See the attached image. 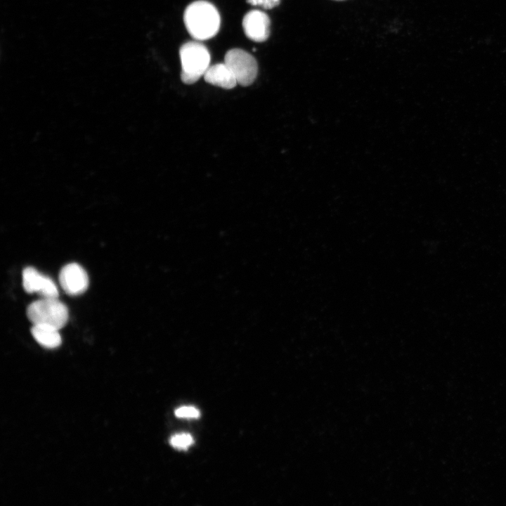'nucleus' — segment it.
I'll return each instance as SVG.
<instances>
[{
  "instance_id": "nucleus-12",
  "label": "nucleus",
  "mask_w": 506,
  "mask_h": 506,
  "mask_svg": "<svg viewBox=\"0 0 506 506\" xmlns=\"http://www.w3.org/2000/svg\"><path fill=\"white\" fill-rule=\"evenodd\" d=\"M247 1L253 6H259L266 9H271L277 6L280 0H247Z\"/></svg>"
},
{
  "instance_id": "nucleus-13",
  "label": "nucleus",
  "mask_w": 506,
  "mask_h": 506,
  "mask_svg": "<svg viewBox=\"0 0 506 506\" xmlns=\"http://www.w3.org/2000/svg\"><path fill=\"white\" fill-rule=\"evenodd\" d=\"M335 1H344V0H335Z\"/></svg>"
},
{
  "instance_id": "nucleus-8",
  "label": "nucleus",
  "mask_w": 506,
  "mask_h": 506,
  "mask_svg": "<svg viewBox=\"0 0 506 506\" xmlns=\"http://www.w3.org/2000/svg\"><path fill=\"white\" fill-rule=\"evenodd\" d=\"M203 77L206 82L225 89H233L238 84L235 75L225 63L209 66Z\"/></svg>"
},
{
  "instance_id": "nucleus-1",
  "label": "nucleus",
  "mask_w": 506,
  "mask_h": 506,
  "mask_svg": "<svg viewBox=\"0 0 506 506\" xmlns=\"http://www.w3.org/2000/svg\"><path fill=\"white\" fill-rule=\"evenodd\" d=\"M183 20L188 32L197 40L213 37L220 27V15L217 9L205 1L190 4L185 10Z\"/></svg>"
},
{
  "instance_id": "nucleus-9",
  "label": "nucleus",
  "mask_w": 506,
  "mask_h": 506,
  "mask_svg": "<svg viewBox=\"0 0 506 506\" xmlns=\"http://www.w3.org/2000/svg\"><path fill=\"white\" fill-rule=\"evenodd\" d=\"M59 330L51 326L42 325H33L31 333L34 339L41 346L53 349L61 344V337Z\"/></svg>"
},
{
  "instance_id": "nucleus-6",
  "label": "nucleus",
  "mask_w": 506,
  "mask_h": 506,
  "mask_svg": "<svg viewBox=\"0 0 506 506\" xmlns=\"http://www.w3.org/2000/svg\"><path fill=\"white\" fill-rule=\"evenodd\" d=\"M59 283L67 294L76 296L86 290L89 278L86 271L79 264L70 263L60 270Z\"/></svg>"
},
{
  "instance_id": "nucleus-2",
  "label": "nucleus",
  "mask_w": 506,
  "mask_h": 506,
  "mask_svg": "<svg viewBox=\"0 0 506 506\" xmlns=\"http://www.w3.org/2000/svg\"><path fill=\"white\" fill-rule=\"evenodd\" d=\"M181 79L186 84L195 83L209 67L210 54L203 44L197 41L184 44L179 51Z\"/></svg>"
},
{
  "instance_id": "nucleus-3",
  "label": "nucleus",
  "mask_w": 506,
  "mask_h": 506,
  "mask_svg": "<svg viewBox=\"0 0 506 506\" xmlns=\"http://www.w3.org/2000/svg\"><path fill=\"white\" fill-rule=\"evenodd\" d=\"M27 316L33 325H47L60 330L67 321L68 310L58 298H41L28 306Z\"/></svg>"
},
{
  "instance_id": "nucleus-5",
  "label": "nucleus",
  "mask_w": 506,
  "mask_h": 506,
  "mask_svg": "<svg viewBox=\"0 0 506 506\" xmlns=\"http://www.w3.org/2000/svg\"><path fill=\"white\" fill-rule=\"evenodd\" d=\"M22 286L27 293H37L41 298H58L56 285L36 268L28 266L22 271Z\"/></svg>"
},
{
  "instance_id": "nucleus-10",
  "label": "nucleus",
  "mask_w": 506,
  "mask_h": 506,
  "mask_svg": "<svg viewBox=\"0 0 506 506\" xmlns=\"http://www.w3.org/2000/svg\"><path fill=\"white\" fill-rule=\"evenodd\" d=\"M170 443L176 449L186 450L193 443V438L188 433L176 434L171 437Z\"/></svg>"
},
{
  "instance_id": "nucleus-4",
  "label": "nucleus",
  "mask_w": 506,
  "mask_h": 506,
  "mask_svg": "<svg viewBox=\"0 0 506 506\" xmlns=\"http://www.w3.org/2000/svg\"><path fill=\"white\" fill-rule=\"evenodd\" d=\"M224 63L235 75L238 84L247 86L255 80L258 65L255 58L240 48L229 50L225 55Z\"/></svg>"
},
{
  "instance_id": "nucleus-11",
  "label": "nucleus",
  "mask_w": 506,
  "mask_h": 506,
  "mask_svg": "<svg viewBox=\"0 0 506 506\" xmlns=\"http://www.w3.org/2000/svg\"><path fill=\"white\" fill-rule=\"evenodd\" d=\"M175 415L180 418L196 419L200 415L198 409L193 406H182L175 410Z\"/></svg>"
},
{
  "instance_id": "nucleus-7",
  "label": "nucleus",
  "mask_w": 506,
  "mask_h": 506,
  "mask_svg": "<svg viewBox=\"0 0 506 506\" xmlns=\"http://www.w3.org/2000/svg\"><path fill=\"white\" fill-rule=\"evenodd\" d=\"M270 19L267 14L252 10L243 18L242 27L246 36L252 41H266L270 34Z\"/></svg>"
}]
</instances>
